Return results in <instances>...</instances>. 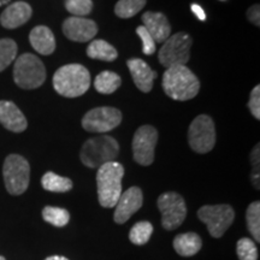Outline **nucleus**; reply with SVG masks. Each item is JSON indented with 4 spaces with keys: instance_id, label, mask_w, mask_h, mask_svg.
<instances>
[{
    "instance_id": "32",
    "label": "nucleus",
    "mask_w": 260,
    "mask_h": 260,
    "mask_svg": "<svg viewBox=\"0 0 260 260\" xmlns=\"http://www.w3.org/2000/svg\"><path fill=\"white\" fill-rule=\"evenodd\" d=\"M260 152H259V144L255 145L251 153V162H252V182L253 186L256 189H259V164H260Z\"/></svg>"
},
{
    "instance_id": "28",
    "label": "nucleus",
    "mask_w": 260,
    "mask_h": 260,
    "mask_svg": "<svg viewBox=\"0 0 260 260\" xmlns=\"http://www.w3.org/2000/svg\"><path fill=\"white\" fill-rule=\"evenodd\" d=\"M17 56V45L11 39L0 40V73L5 70Z\"/></svg>"
},
{
    "instance_id": "25",
    "label": "nucleus",
    "mask_w": 260,
    "mask_h": 260,
    "mask_svg": "<svg viewBox=\"0 0 260 260\" xmlns=\"http://www.w3.org/2000/svg\"><path fill=\"white\" fill-rule=\"evenodd\" d=\"M146 0H118L115 14L119 18H132L145 8Z\"/></svg>"
},
{
    "instance_id": "7",
    "label": "nucleus",
    "mask_w": 260,
    "mask_h": 260,
    "mask_svg": "<svg viewBox=\"0 0 260 260\" xmlns=\"http://www.w3.org/2000/svg\"><path fill=\"white\" fill-rule=\"evenodd\" d=\"M191 45L193 40L187 32L181 31L170 35L159 51L158 59L167 69L176 65H186L190 59Z\"/></svg>"
},
{
    "instance_id": "20",
    "label": "nucleus",
    "mask_w": 260,
    "mask_h": 260,
    "mask_svg": "<svg viewBox=\"0 0 260 260\" xmlns=\"http://www.w3.org/2000/svg\"><path fill=\"white\" fill-rule=\"evenodd\" d=\"M203 241L195 233L180 234L174 240V249L181 256H193L201 249Z\"/></svg>"
},
{
    "instance_id": "29",
    "label": "nucleus",
    "mask_w": 260,
    "mask_h": 260,
    "mask_svg": "<svg viewBox=\"0 0 260 260\" xmlns=\"http://www.w3.org/2000/svg\"><path fill=\"white\" fill-rule=\"evenodd\" d=\"M236 253L240 260H258V248L255 242L248 237H242L236 245Z\"/></svg>"
},
{
    "instance_id": "2",
    "label": "nucleus",
    "mask_w": 260,
    "mask_h": 260,
    "mask_svg": "<svg viewBox=\"0 0 260 260\" xmlns=\"http://www.w3.org/2000/svg\"><path fill=\"white\" fill-rule=\"evenodd\" d=\"M123 175L124 168L118 161L106 162L98 169V199L103 207L112 209L116 206L122 194Z\"/></svg>"
},
{
    "instance_id": "14",
    "label": "nucleus",
    "mask_w": 260,
    "mask_h": 260,
    "mask_svg": "<svg viewBox=\"0 0 260 260\" xmlns=\"http://www.w3.org/2000/svg\"><path fill=\"white\" fill-rule=\"evenodd\" d=\"M63 32L71 41L87 42L96 35L98 24L92 19L73 16L64 21Z\"/></svg>"
},
{
    "instance_id": "17",
    "label": "nucleus",
    "mask_w": 260,
    "mask_h": 260,
    "mask_svg": "<svg viewBox=\"0 0 260 260\" xmlns=\"http://www.w3.org/2000/svg\"><path fill=\"white\" fill-rule=\"evenodd\" d=\"M142 23L153 38L155 44L164 42L171 34V25L167 16L161 12H145L142 15Z\"/></svg>"
},
{
    "instance_id": "5",
    "label": "nucleus",
    "mask_w": 260,
    "mask_h": 260,
    "mask_svg": "<svg viewBox=\"0 0 260 260\" xmlns=\"http://www.w3.org/2000/svg\"><path fill=\"white\" fill-rule=\"evenodd\" d=\"M14 80L23 89H35L46 80V69L42 61L31 53H24L16 59Z\"/></svg>"
},
{
    "instance_id": "19",
    "label": "nucleus",
    "mask_w": 260,
    "mask_h": 260,
    "mask_svg": "<svg viewBox=\"0 0 260 260\" xmlns=\"http://www.w3.org/2000/svg\"><path fill=\"white\" fill-rule=\"evenodd\" d=\"M30 45L38 53L50 56L56 50V38L46 25H38L29 34Z\"/></svg>"
},
{
    "instance_id": "33",
    "label": "nucleus",
    "mask_w": 260,
    "mask_h": 260,
    "mask_svg": "<svg viewBox=\"0 0 260 260\" xmlns=\"http://www.w3.org/2000/svg\"><path fill=\"white\" fill-rule=\"evenodd\" d=\"M248 109L255 119H260V86H255L252 89L248 100Z\"/></svg>"
},
{
    "instance_id": "1",
    "label": "nucleus",
    "mask_w": 260,
    "mask_h": 260,
    "mask_svg": "<svg viewBox=\"0 0 260 260\" xmlns=\"http://www.w3.org/2000/svg\"><path fill=\"white\" fill-rule=\"evenodd\" d=\"M161 84L165 94L178 102L193 99L200 90L199 80L186 65L168 68L162 75Z\"/></svg>"
},
{
    "instance_id": "3",
    "label": "nucleus",
    "mask_w": 260,
    "mask_h": 260,
    "mask_svg": "<svg viewBox=\"0 0 260 260\" xmlns=\"http://www.w3.org/2000/svg\"><path fill=\"white\" fill-rule=\"evenodd\" d=\"M56 92L65 98L83 95L90 86L89 71L81 64H68L59 68L53 75Z\"/></svg>"
},
{
    "instance_id": "15",
    "label": "nucleus",
    "mask_w": 260,
    "mask_h": 260,
    "mask_svg": "<svg viewBox=\"0 0 260 260\" xmlns=\"http://www.w3.org/2000/svg\"><path fill=\"white\" fill-rule=\"evenodd\" d=\"M135 86L144 93H148L153 88V82L157 79V73L149 68V65L145 60L140 58H133L126 61Z\"/></svg>"
},
{
    "instance_id": "16",
    "label": "nucleus",
    "mask_w": 260,
    "mask_h": 260,
    "mask_svg": "<svg viewBox=\"0 0 260 260\" xmlns=\"http://www.w3.org/2000/svg\"><path fill=\"white\" fill-rule=\"evenodd\" d=\"M31 6L28 3L16 2L3 11L0 16V23L6 29L18 28L27 23L31 17Z\"/></svg>"
},
{
    "instance_id": "12",
    "label": "nucleus",
    "mask_w": 260,
    "mask_h": 260,
    "mask_svg": "<svg viewBox=\"0 0 260 260\" xmlns=\"http://www.w3.org/2000/svg\"><path fill=\"white\" fill-rule=\"evenodd\" d=\"M158 142V132L152 125H142L133 138L134 160L142 167H148L154 161V151Z\"/></svg>"
},
{
    "instance_id": "8",
    "label": "nucleus",
    "mask_w": 260,
    "mask_h": 260,
    "mask_svg": "<svg viewBox=\"0 0 260 260\" xmlns=\"http://www.w3.org/2000/svg\"><path fill=\"white\" fill-rule=\"evenodd\" d=\"M188 142L194 152L209 153L216 145V126L213 119L207 115H200L190 123Z\"/></svg>"
},
{
    "instance_id": "6",
    "label": "nucleus",
    "mask_w": 260,
    "mask_h": 260,
    "mask_svg": "<svg viewBox=\"0 0 260 260\" xmlns=\"http://www.w3.org/2000/svg\"><path fill=\"white\" fill-rule=\"evenodd\" d=\"M3 176L10 194H23L28 189L30 181V167L27 159L18 154H10L4 161Z\"/></svg>"
},
{
    "instance_id": "24",
    "label": "nucleus",
    "mask_w": 260,
    "mask_h": 260,
    "mask_svg": "<svg viewBox=\"0 0 260 260\" xmlns=\"http://www.w3.org/2000/svg\"><path fill=\"white\" fill-rule=\"evenodd\" d=\"M152 233H153V225L147 220H142V222L134 224V226L130 229L129 240L134 245L142 246L149 241Z\"/></svg>"
},
{
    "instance_id": "21",
    "label": "nucleus",
    "mask_w": 260,
    "mask_h": 260,
    "mask_svg": "<svg viewBox=\"0 0 260 260\" xmlns=\"http://www.w3.org/2000/svg\"><path fill=\"white\" fill-rule=\"evenodd\" d=\"M87 56L92 58V59L113 61L117 59L118 53H117L116 48L105 40H94L87 47Z\"/></svg>"
},
{
    "instance_id": "30",
    "label": "nucleus",
    "mask_w": 260,
    "mask_h": 260,
    "mask_svg": "<svg viewBox=\"0 0 260 260\" xmlns=\"http://www.w3.org/2000/svg\"><path fill=\"white\" fill-rule=\"evenodd\" d=\"M65 9L75 17L89 15L93 10L92 0H65Z\"/></svg>"
},
{
    "instance_id": "26",
    "label": "nucleus",
    "mask_w": 260,
    "mask_h": 260,
    "mask_svg": "<svg viewBox=\"0 0 260 260\" xmlns=\"http://www.w3.org/2000/svg\"><path fill=\"white\" fill-rule=\"evenodd\" d=\"M42 218H44V220H46L47 223L52 224V225L61 228L69 223L70 213L69 211L60 209V207L46 206L42 210Z\"/></svg>"
},
{
    "instance_id": "34",
    "label": "nucleus",
    "mask_w": 260,
    "mask_h": 260,
    "mask_svg": "<svg viewBox=\"0 0 260 260\" xmlns=\"http://www.w3.org/2000/svg\"><path fill=\"white\" fill-rule=\"evenodd\" d=\"M247 18L255 27H260V8L258 4L252 5L251 8L247 10Z\"/></svg>"
},
{
    "instance_id": "23",
    "label": "nucleus",
    "mask_w": 260,
    "mask_h": 260,
    "mask_svg": "<svg viewBox=\"0 0 260 260\" xmlns=\"http://www.w3.org/2000/svg\"><path fill=\"white\" fill-rule=\"evenodd\" d=\"M122 80L113 71H103L94 80V87L102 94H112L121 87Z\"/></svg>"
},
{
    "instance_id": "9",
    "label": "nucleus",
    "mask_w": 260,
    "mask_h": 260,
    "mask_svg": "<svg viewBox=\"0 0 260 260\" xmlns=\"http://www.w3.org/2000/svg\"><path fill=\"white\" fill-rule=\"evenodd\" d=\"M198 217L201 222L206 224L211 236L218 239L233 224L235 211L230 205H206L198 211Z\"/></svg>"
},
{
    "instance_id": "37",
    "label": "nucleus",
    "mask_w": 260,
    "mask_h": 260,
    "mask_svg": "<svg viewBox=\"0 0 260 260\" xmlns=\"http://www.w3.org/2000/svg\"><path fill=\"white\" fill-rule=\"evenodd\" d=\"M9 2H10V0H0V6H3V5H5V4H8Z\"/></svg>"
},
{
    "instance_id": "10",
    "label": "nucleus",
    "mask_w": 260,
    "mask_h": 260,
    "mask_svg": "<svg viewBox=\"0 0 260 260\" xmlns=\"http://www.w3.org/2000/svg\"><path fill=\"white\" fill-rule=\"evenodd\" d=\"M161 213V225L165 230H175L184 222L187 217L186 201L178 193L167 191L157 200Z\"/></svg>"
},
{
    "instance_id": "11",
    "label": "nucleus",
    "mask_w": 260,
    "mask_h": 260,
    "mask_svg": "<svg viewBox=\"0 0 260 260\" xmlns=\"http://www.w3.org/2000/svg\"><path fill=\"white\" fill-rule=\"evenodd\" d=\"M122 122V112L115 107H96L83 116L82 128L89 133H106L117 128Z\"/></svg>"
},
{
    "instance_id": "38",
    "label": "nucleus",
    "mask_w": 260,
    "mask_h": 260,
    "mask_svg": "<svg viewBox=\"0 0 260 260\" xmlns=\"http://www.w3.org/2000/svg\"><path fill=\"white\" fill-rule=\"evenodd\" d=\"M0 260H6V259L4 258V256H2V255H0Z\"/></svg>"
},
{
    "instance_id": "13",
    "label": "nucleus",
    "mask_w": 260,
    "mask_h": 260,
    "mask_svg": "<svg viewBox=\"0 0 260 260\" xmlns=\"http://www.w3.org/2000/svg\"><path fill=\"white\" fill-rule=\"evenodd\" d=\"M144 203V195L139 187H130L121 194L116 204L113 219L117 224H124L130 217L141 209Z\"/></svg>"
},
{
    "instance_id": "35",
    "label": "nucleus",
    "mask_w": 260,
    "mask_h": 260,
    "mask_svg": "<svg viewBox=\"0 0 260 260\" xmlns=\"http://www.w3.org/2000/svg\"><path fill=\"white\" fill-rule=\"evenodd\" d=\"M191 11L194 12L195 16H197L200 21H205V19H206V15H205L204 10L201 9L200 5H197V4L191 5Z\"/></svg>"
},
{
    "instance_id": "27",
    "label": "nucleus",
    "mask_w": 260,
    "mask_h": 260,
    "mask_svg": "<svg viewBox=\"0 0 260 260\" xmlns=\"http://www.w3.org/2000/svg\"><path fill=\"white\" fill-rule=\"evenodd\" d=\"M246 220L249 233L255 240V242H260V203L254 201L248 206L246 211Z\"/></svg>"
},
{
    "instance_id": "4",
    "label": "nucleus",
    "mask_w": 260,
    "mask_h": 260,
    "mask_svg": "<svg viewBox=\"0 0 260 260\" xmlns=\"http://www.w3.org/2000/svg\"><path fill=\"white\" fill-rule=\"evenodd\" d=\"M119 154V145L116 139L109 135L87 140L81 148L80 158L83 165L90 169H99L110 161H116Z\"/></svg>"
},
{
    "instance_id": "22",
    "label": "nucleus",
    "mask_w": 260,
    "mask_h": 260,
    "mask_svg": "<svg viewBox=\"0 0 260 260\" xmlns=\"http://www.w3.org/2000/svg\"><path fill=\"white\" fill-rule=\"evenodd\" d=\"M41 186L44 189L48 191H54V193H65L73 189V181L68 177L59 176L54 172L48 171L41 178Z\"/></svg>"
},
{
    "instance_id": "36",
    "label": "nucleus",
    "mask_w": 260,
    "mask_h": 260,
    "mask_svg": "<svg viewBox=\"0 0 260 260\" xmlns=\"http://www.w3.org/2000/svg\"><path fill=\"white\" fill-rule=\"evenodd\" d=\"M45 260H69V259L60 255H52V256H48V258H46Z\"/></svg>"
},
{
    "instance_id": "18",
    "label": "nucleus",
    "mask_w": 260,
    "mask_h": 260,
    "mask_svg": "<svg viewBox=\"0 0 260 260\" xmlns=\"http://www.w3.org/2000/svg\"><path fill=\"white\" fill-rule=\"evenodd\" d=\"M0 123L10 132L22 133L27 129L28 122L23 112L12 102H0Z\"/></svg>"
},
{
    "instance_id": "31",
    "label": "nucleus",
    "mask_w": 260,
    "mask_h": 260,
    "mask_svg": "<svg viewBox=\"0 0 260 260\" xmlns=\"http://www.w3.org/2000/svg\"><path fill=\"white\" fill-rule=\"evenodd\" d=\"M136 32H138L139 38L142 40V52H144V54H146V56H152L155 52V42L153 38L151 37V34H149L144 25L138 27Z\"/></svg>"
}]
</instances>
